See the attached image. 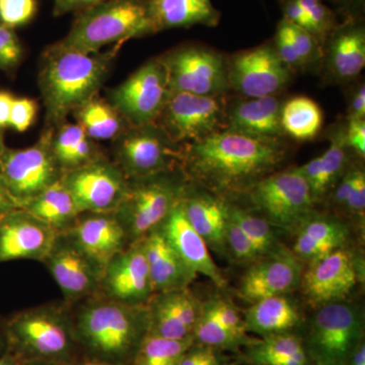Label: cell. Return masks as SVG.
Masks as SVG:
<instances>
[{
	"instance_id": "cell-1",
	"label": "cell",
	"mask_w": 365,
	"mask_h": 365,
	"mask_svg": "<svg viewBox=\"0 0 365 365\" xmlns=\"http://www.w3.org/2000/svg\"><path fill=\"white\" fill-rule=\"evenodd\" d=\"M181 163L187 176L216 195L245 193L284 160L280 139H262L230 130L185 144Z\"/></svg>"
},
{
	"instance_id": "cell-2",
	"label": "cell",
	"mask_w": 365,
	"mask_h": 365,
	"mask_svg": "<svg viewBox=\"0 0 365 365\" xmlns=\"http://www.w3.org/2000/svg\"><path fill=\"white\" fill-rule=\"evenodd\" d=\"M74 336L81 359L130 365L150 332L146 306H128L98 294L74 304Z\"/></svg>"
},
{
	"instance_id": "cell-3",
	"label": "cell",
	"mask_w": 365,
	"mask_h": 365,
	"mask_svg": "<svg viewBox=\"0 0 365 365\" xmlns=\"http://www.w3.org/2000/svg\"><path fill=\"white\" fill-rule=\"evenodd\" d=\"M116 53L81 52L54 44L41 60L38 83L50 128L64 123L81 106L97 97Z\"/></svg>"
},
{
	"instance_id": "cell-4",
	"label": "cell",
	"mask_w": 365,
	"mask_h": 365,
	"mask_svg": "<svg viewBox=\"0 0 365 365\" xmlns=\"http://www.w3.org/2000/svg\"><path fill=\"white\" fill-rule=\"evenodd\" d=\"M6 350L21 361L71 365L81 359L71 307L46 304L25 309L4 321Z\"/></svg>"
},
{
	"instance_id": "cell-5",
	"label": "cell",
	"mask_w": 365,
	"mask_h": 365,
	"mask_svg": "<svg viewBox=\"0 0 365 365\" xmlns=\"http://www.w3.org/2000/svg\"><path fill=\"white\" fill-rule=\"evenodd\" d=\"M150 33L148 0H107L79 13L63 39L55 44L81 52H101Z\"/></svg>"
},
{
	"instance_id": "cell-6",
	"label": "cell",
	"mask_w": 365,
	"mask_h": 365,
	"mask_svg": "<svg viewBox=\"0 0 365 365\" xmlns=\"http://www.w3.org/2000/svg\"><path fill=\"white\" fill-rule=\"evenodd\" d=\"M187 186L176 169L129 180L124 198L114 212L129 245L140 242L163 225L181 200Z\"/></svg>"
},
{
	"instance_id": "cell-7",
	"label": "cell",
	"mask_w": 365,
	"mask_h": 365,
	"mask_svg": "<svg viewBox=\"0 0 365 365\" xmlns=\"http://www.w3.org/2000/svg\"><path fill=\"white\" fill-rule=\"evenodd\" d=\"M364 318L354 304L334 302L319 307L302 336L312 364L347 365L350 355L364 339Z\"/></svg>"
},
{
	"instance_id": "cell-8",
	"label": "cell",
	"mask_w": 365,
	"mask_h": 365,
	"mask_svg": "<svg viewBox=\"0 0 365 365\" xmlns=\"http://www.w3.org/2000/svg\"><path fill=\"white\" fill-rule=\"evenodd\" d=\"M245 193L262 218L273 227H297L312 215L314 201L299 168L274 172Z\"/></svg>"
},
{
	"instance_id": "cell-9",
	"label": "cell",
	"mask_w": 365,
	"mask_h": 365,
	"mask_svg": "<svg viewBox=\"0 0 365 365\" xmlns=\"http://www.w3.org/2000/svg\"><path fill=\"white\" fill-rule=\"evenodd\" d=\"M51 136L50 128L30 148H6L0 155V178L20 208L63 176L52 153Z\"/></svg>"
},
{
	"instance_id": "cell-10",
	"label": "cell",
	"mask_w": 365,
	"mask_h": 365,
	"mask_svg": "<svg viewBox=\"0 0 365 365\" xmlns=\"http://www.w3.org/2000/svg\"><path fill=\"white\" fill-rule=\"evenodd\" d=\"M170 93L222 97L230 88L227 63L220 53L201 45H185L160 57Z\"/></svg>"
},
{
	"instance_id": "cell-11",
	"label": "cell",
	"mask_w": 365,
	"mask_h": 365,
	"mask_svg": "<svg viewBox=\"0 0 365 365\" xmlns=\"http://www.w3.org/2000/svg\"><path fill=\"white\" fill-rule=\"evenodd\" d=\"M113 143V162L129 180L175 170L181 163V150L155 123L128 126Z\"/></svg>"
},
{
	"instance_id": "cell-12",
	"label": "cell",
	"mask_w": 365,
	"mask_h": 365,
	"mask_svg": "<svg viewBox=\"0 0 365 365\" xmlns=\"http://www.w3.org/2000/svg\"><path fill=\"white\" fill-rule=\"evenodd\" d=\"M225 121L220 97L170 93L155 124L173 143L189 144L223 130Z\"/></svg>"
},
{
	"instance_id": "cell-13",
	"label": "cell",
	"mask_w": 365,
	"mask_h": 365,
	"mask_svg": "<svg viewBox=\"0 0 365 365\" xmlns=\"http://www.w3.org/2000/svg\"><path fill=\"white\" fill-rule=\"evenodd\" d=\"M167 73L160 58L146 62L110 91L109 101L129 126L155 123L170 97Z\"/></svg>"
},
{
	"instance_id": "cell-14",
	"label": "cell",
	"mask_w": 365,
	"mask_h": 365,
	"mask_svg": "<svg viewBox=\"0 0 365 365\" xmlns=\"http://www.w3.org/2000/svg\"><path fill=\"white\" fill-rule=\"evenodd\" d=\"M61 181L81 213H114L124 198L129 180L116 163L102 155L63 173Z\"/></svg>"
},
{
	"instance_id": "cell-15",
	"label": "cell",
	"mask_w": 365,
	"mask_h": 365,
	"mask_svg": "<svg viewBox=\"0 0 365 365\" xmlns=\"http://www.w3.org/2000/svg\"><path fill=\"white\" fill-rule=\"evenodd\" d=\"M72 307L100 292L104 269L86 256L66 232H58L42 261Z\"/></svg>"
},
{
	"instance_id": "cell-16",
	"label": "cell",
	"mask_w": 365,
	"mask_h": 365,
	"mask_svg": "<svg viewBox=\"0 0 365 365\" xmlns=\"http://www.w3.org/2000/svg\"><path fill=\"white\" fill-rule=\"evenodd\" d=\"M290 71L273 43H265L235 53L227 63L228 86L246 98L277 96L289 83Z\"/></svg>"
},
{
	"instance_id": "cell-17",
	"label": "cell",
	"mask_w": 365,
	"mask_h": 365,
	"mask_svg": "<svg viewBox=\"0 0 365 365\" xmlns=\"http://www.w3.org/2000/svg\"><path fill=\"white\" fill-rule=\"evenodd\" d=\"M98 294L128 306L150 302L155 292L141 242L128 245L106 265Z\"/></svg>"
},
{
	"instance_id": "cell-18",
	"label": "cell",
	"mask_w": 365,
	"mask_h": 365,
	"mask_svg": "<svg viewBox=\"0 0 365 365\" xmlns=\"http://www.w3.org/2000/svg\"><path fill=\"white\" fill-rule=\"evenodd\" d=\"M359 268L357 258L350 250L345 247L335 250L323 258L309 262L300 281L302 294L309 304L318 307L340 302L356 287Z\"/></svg>"
},
{
	"instance_id": "cell-19",
	"label": "cell",
	"mask_w": 365,
	"mask_h": 365,
	"mask_svg": "<svg viewBox=\"0 0 365 365\" xmlns=\"http://www.w3.org/2000/svg\"><path fill=\"white\" fill-rule=\"evenodd\" d=\"M302 260L292 251L281 248L252 264L241 281L240 294L246 302L287 295L302 281Z\"/></svg>"
},
{
	"instance_id": "cell-20",
	"label": "cell",
	"mask_w": 365,
	"mask_h": 365,
	"mask_svg": "<svg viewBox=\"0 0 365 365\" xmlns=\"http://www.w3.org/2000/svg\"><path fill=\"white\" fill-rule=\"evenodd\" d=\"M58 232L23 208L0 220V263L14 260L42 262Z\"/></svg>"
},
{
	"instance_id": "cell-21",
	"label": "cell",
	"mask_w": 365,
	"mask_h": 365,
	"mask_svg": "<svg viewBox=\"0 0 365 365\" xmlns=\"http://www.w3.org/2000/svg\"><path fill=\"white\" fill-rule=\"evenodd\" d=\"M201 304L189 288L155 294L148 304V334L170 340L193 338Z\"/></svg>"
},
{
	"instance_id": "cell-22",
	"label": "cell",
	"mask_w": 365,
	"mask_h": 365,
	"mask_svg": "<svg viewBox=\"0 0 365 365\" xmlns=\"http://www.w3.org/2000/svg\"><path fill=\"white\" fill-rule=\"evenodd\" d=\"M66 232L103 269L129 245L126 232L114 213H81Z\"/></svg>"
},
{
	"instance_id": "cell-23",
	"label": "cell",
	"mask_w": 365,
	"mask_h": 365,
	"mask_svg": "<svg viewBox=\"0 0 365 365\" xmlns=\"http://www.w3.org/2000/svg\"><path fill=\"white\" fill-rule=\"evenodd\" d=\"M180 201L160 225V230L190 270L196 275L202 274L218 287H227V281L209 253L207 245L187 220Z\"/></svg>"
},
{
	"instance_id": "cell-24",
	"label": "cell",
	"mask_w": 365,
	"mask_h": 365,
	"mask_svg": "<svg viewBox=\"0 0 365 365\" xmlns=\"http://www.w3.org/2000/svg\"><path fill=\"white\" fill-rule=\"evenodd\" d=\"M326 42L331 76L341 81L357 78L365 66V28L360 16L336 26Z\"/></svg>"
},
{
	"instance_id": "cell-25",
	"label": "cell",
	"mask_w": 365,
	"mask_h": 365,
	"mask_svg": "<svg viewBox=\"0 0 365 365\" xmlns=\"http://www.w3.org/2000/svg\"><path fill=\"white\" fill-rule=\"evenodd\" d=\"M180 202L187 220L206 245L215 251L225 252L228 218L227 201L215 193L192 191L187 186Z\"/></svg>"
},
{
	"instance_id": "cell-26",
	"label": "cell",
	"mask_w": 365,
	"mask_h": 365,
	"mask_svg": "<svg viewBox=\"0 0 365 365\" xmlns=\"http://www.w3.org/2000/svg\"><path fill=\"white\" fill-rule=\"evenodd\" d=\"M155 294L188 288L196 274L187 267L158 227L141 240Z\"/></svg>"
},
{
	"instance_id": "cell-27",
	"label": "cell",
	"mask_w": 365,
	"mask_h": 365,
	"mask_svg": "<svg viewBox=\"0 0 365 365\" xmlns=\"http://www.w3.org/2000/svg\"><path fill=\"white\" fill-rule=\"evenodd\" d=\"M283 103L276 96L247 98L237 103L227 115L225 130L262 139H280Z\"/></svg>"
},
{
	"instance_id": "cell-28",
	"label": "cell",
	"mask_w": 365,
	"mask_h": 365,
	"mask_svg": "<svg viewBox=\"0 0 365 365\" xmlns=\"http://www.w3.org/2000/svg\"><path fill=\"white\" fill-rule=\"evenodd\" d=\"M220 16L211 0H148L150 33L198 25L215 26Z\"/></svg>"
},
{
	"instance_id": "cell-29",
	"label": "cell",
	"mask_w": 365,
	"mask_h": 365,
	"mask_svg": "<svg viewBox=\"0 0 365 365\" xmlns=\"http://www.w3.org/2000/svg\"><path fill=\"white\" fill-rule=\"evenodd\" d=\"M292 253L299 260L313 262L345 247L349 230L337 220L309 215L299 225Z\"/></svg>"
},
{
	"instance_id": "cell-30",
	"label": "cell",
	"mask_w": 365,
	"mask_h": 365,
	"mask_svg": "<svg viewBox=\"0 0 365 365\" xmlns=\"http://www.w3.org/2000/svg\"><path fill=\"white\" fill-rule=\"evenodd\" d=\"M244 324L247 333H255L263 338L295 332L302 324V314L287 295H279L252 304L245 314Z\"/></svg>"
},
{
	"instance_id": "cell-31",
	"label": "cell",
	"mask_w": 365,
	"mask_h": 365,
	"mask_svg": "<svg viewBox=\"0 0 365 365\" xmlns=\"http://www.w3.org/2000/svg\"><path fill=\"white\" fill-rule=\"evenodd\" d=\"M237 364L311 365L302 335L297 332L275 334L246 347Z\"/></svg>"
},
{
	"instance_id": "cell-32",
	"label": "cell",
	"mask_w": 365,
	"mask_h": 365,
	"mask_svg": "<svg viewBox=\"0 0 365 365\" xmlns=\"http://www.w3.org/2000/svg\"><path fill=\"white\" fill-rule=\"evenodd\" d=\"M21 208L32 213L56 232L68 230L81 215L73 197L61 180Z\"/></svg>"
},
{
	"instance_id": "cell-33",
	"label": "cell",
	"mask_w": 365,
	"mask_h": 365,
	"mask_svg": "<svg viewBox=\"0 0 365 365\" xmlns=\"http://www.w3.org/2000/svg\"><path fill=\"white\" fill-rule=\"evenodd\" d=\"M51 148L63 173L102 157L95 141L78 123L64 122L55 127V130L52 128Z\"/></svg>"
},
{
	"instance_id": "cell-34",
	"label": "cell",
	"mask_w": 365,
	"mask_h": 365,
	"mask_svg": "<svg viewBox=\"0 0 365 365\" xmlns=\"http://www.w3.org/2000/svg\"><path fill=\"white\" fill-rule=\"evenodd\" d=\"M86 135L93 141L114 140L129 126L108 101L95 97L73 112Z\"/></svg>"
},
{
	"instance_id": "cell-35",
	"label": "cell",
	"mask_w": 365,
	"mask_h": 365,
	"mask_svg": "<svg viewBox=\"0 0 365 365\" xmlns=\"http://www.w3.org/2000/svg\"><path fill=\"white\" fill-rule=\"evenodd\" d=\"M323 125L321 108L312 98H290L281 109V126L284 134L295 140H312L318 135Z\"/></svg>"
},
{
	"instance_id": "cell-36",
	"label": "cell",
	"mask_w": 365,
	"mask_h": 365,
	"mask_svg": "<svg viewBox=\"0 0 365 365\" xmlns=\"http://www.w3.org/2000/svg\"><path fill=\"white\" fill-rule=\"evenodd\" d=\"M194 343L208 346L218 351L240 353V349L253 344L258 339L250 336L237 335L220 324L206 304H201V312L193 330Z\"/></svg>"
},
{
	"instance_id": "cell-37",
	"label": "cell",
	"mask_w": 365,
	"mask_h": 365,
	"mask_svg": "<svg viewBox=\"0 0 365 365\" xmlns=\"http://www.w3.org/2000/svg\"><path fill=\"white\" fill-rule=\"evenodd\" d=\"M193 343V338L170 340L148 334L130 365H178Z\"/></svg>"
},
{
	"instance_id": "cell-38",
	"label": "cell",
	"mask_w": 365,
	"mask_h": 365,
	"mask_svg": "<svg viewBox=\"0 0 365 365\" xmlns=\"http://www.w3.org/2000/svg\"><path fill=\"white\" fill-rule=\"evenodd\" d=\"M228 215L237 223L254 245L261 258L281 248L273 232V225L261 216L253 215L239 206L228 204Z\"/></svg>"
},
{
	"instance_id": "cell-39",
	"label": "cell",
	"mask_w": 365,
	"mask_h": 365,
	"mask_svg": "<svg viewBox=\"0 0 365 365\" xmlns=\"http://www.w3.org/2000/svg\"><path fill=\"white\" fill-rule=\"evenodd\" d=\"M348 146L345 140V132H336L331 139V145L319 158V184L316 201L323 198L332 189L334 185L344 175L347 163Z\"/></svg>"
},
{
	"instance_id": "cell-40",
	"label": "cell",
	"mask_w": 365,
	"mask_h": 365,
	"mask_svg": "<svg viewBox=\"0 0 365 365\" xmlns=\"http://www.w3.org/2000/svg\"><path fill=\"white\" fill-rule=\"evenodd\" d=\"M306 11L309 26L307 31L319 41L326 43L329 35L337 26L335 14L322 0H297Z\"/></svg>"
},
{
	"instance_id": "cell-41",
	"label": "cell",
	"mask_w": 365,
	"mask_h": 365,
	"mask_svg": "<svg viewBox=\"0 0 365 365\" xmlns=\"http://www.w3.org/2000/svg\"><path fill=\"white\" fill-rule=\"evenodd\" d=\"M225 249L230 250L235 260L245 263L253 264L261 259L249 237L230 215L225 230Z\"/></svg>"
},
{
	"instance_id": "cell-42",
	"label": "cell",
	"mask_w": 365,
	"mask_h": 365,
	"mask_svg": "<svg viewBox=\"0 0 365 365\" xmlns=\"http://www.w3.org/2000/svg\"><path fill=\"white\" fill-rule=\"evenodd\" d=\"M23 58L24 47L16 31L0 23V71H16Z\"/></svg>"
},
{
	"instance_id": "cell-43",
	"label": "cell",
	"mask_w": 365,
	"mask_h": 365,
	"mask_svg": "<svg viewBox=\"0 0 365 365\" xmlns=\"http://www.w3.org/2000/svg\"><path fill=\"white\" fill-rule=\"evenodd\" d=\"M37 14L36 0H0V23L9 28L25 26Z\"/></svg>"
},
{
	"instance_id": "cell-44",
	"label": "cell",
	"mask_w": 365,
	"mask_h": 365,
	"mask_svg": "<svg viewBox=\"0 0 365 365\" xmlns=\"http://www.w3.org/2000/svg\"><path fill=\"white\" fill-rule=\"evenodd\" d=\"M273 45L278 56L290 71H297L304 68L299 53L295 49L294 40L290 34L289 23L285 19H282L278 24Z\"/></svg>"
},
{
	"instance_id": "cell-45",
	"label": "cell",
	"mask_w": 365,
	"mask_h": 365,
	"mask_svg": "<svg viewBox=\"0 0 365 365\" xmlns=\"http://www.w3.org/2000/svg\"><path fill=\"white\" fill-rule=\"evenodd\" d=\"M289 23L290 34L294 40L295 49L299 53L304 67L311 66L322 57L321 44L306 29Z\"/></svg>"
},
{
	"instance_id": "cell-46",
	"label": "cell",
	"mask_w": 365,
	"mask_h": 365,
	"mask_svg": "<svg viewBox=\"0 0 365 365\" xmlns=\"http://www.w3.org/2000/svg\"><path fill=\"white\" fill-rule=\"evenodd\" d=\"M206 304L215 314L217 321L225 328L237 335L249 336L245 329L244 319L240 317L235 307L232 304L222 299L209 300Z\"/></svg>"
},
{
	"instance_id": "cell-47",
	"label": "cell",
	"mask_w": 365,
	"mask_h": 365,
	"mask_svg": "<svg viewBox=\"0 0 365 365\" xmlns=\"http://www.w3.org/2000/svg\"><path fill=\"white\" fill-rule=\"evenodd\" d=\"M37 112V103L32 98L14 97L9 126L16 132H25L32 126Z\"/></svg>"
},
{
	"instance_id": "cell-48",
	"label": "cell",
	"mask_w": 365,
	"mask_h": 365,
	"mask_svg": "<svg viewBox=\"0 0 365 365\" xmlns=\"http://www.w3.org/2000/svg\"><path fill=\"white\" fill-rule=\"evenodd\" d=\"M345 140L348 148H351L360 157L365 155L364 119L349 120L345 129Z\"/></svg>"
},
{
	"instance_id": "cell-49",
	"label": "cell",
	"mask_w": 365,
	"mask_h": 365,
	"mask_svg": "<svg viewBox=\"0 0 365 365\" xmlns=\"http://www.w3.org/2000/svg\"><path fill=\"white\" fill-rule=\"evenodd\" d=\"M345 207L354 215H361L365 208V174L364 170H357L356 179Z\"/></svg>"
},
{
	"instance_id": "cell-50",
	"label": "cell",
	"mask_w": 365,
	"mask_h": 365,
	"mask_svg": "<svg viewBox=\"0 0 365 365\" xmlns=\"http://www.w3.org/2000/svg\"><path fill=\"white\" fill-rule=\"evenodd\" d=\"M107 0H53V14L61 16L69 13H81Z\"/></svg>"
},
{
	"instance_id": "cell-51",
	"label": "cell",
	"mask_w": 365,
	"mask_h": 365,
	"mask_svg": "<svg viewBox=\"0 0 365 365\" xmlns=\"http://www.w3.org/2000/svg\"><path fill=\"white\" fill-rule=\"evenodd\" d=\"M357 170H350V172L346 173L341 177L333 196L334 202L336 205L345 207L346 202H347L350 193H351L355 179H356Z\"/></svg>"
},
{
	"instance_id": "cell-52",
	"label": "cell",
	"mask_w": 365,
	"mask_h": 365,
	"mask_svg": "<svg viewBox=\"0 0 365 365\" xmlns=\"http://www.w3.org/2000/svg\"><path fill=\"white\" fill-rule=\"evenodd\" d=\"M365 117V88L359 86L354 91L348 108V121L349 120L364 119Z\"/></svg>"
},
{
	"instance_id": "cell-53",
	"label": "cell",
	"mask_w": 365,
	"mask_h": 365,
	"mask_svg": "<svg viewBox=\"0 0 365 365\" xmlns=\"http://www.w3.org/2000/svg\"><path fill=\"white\" fill-rule=\"evenodd\" d=\"M14 96L9 91H0V129L9 126V115Z\"/></svg>"
},
{
	"instance_id": "cell-54",
	"label": "cell",
	"mask_w": 365,
	"mask_h": 365,
	"mask_svg": "<svg viewBox=\"0 0 365 365\" xmlns=\"http://www.w3.org/2000/svg\"><path fill=\"white\" fill-rule=\"evenodd\" d=\"M20 208L0 178V220L14 209Z\"/></svg>"
},
{
	"instance_id": "cell-55",
	"label": "cell",
	"mask_w": 365,
	"mask_h": 365,
	"mask_svg": "<svg viewBox=\"0 0 365 365\" xmlns=\"http://www.w3.org/2000/svg\"><path fill=\"white\" fill-rule=\"evenodd\" d=\"M349 14V18H357V13L364 6V0H336Z\"/></svg>"
},
{
	"instance_id": "cell-56",
	"label": "cell",
	"mask_w": 365,
	"mask_h": 365,
	"mask_svg": "<svg viewBox=\"0 0 365 365\" xmlns=\"http://www.w3.org/2000/svg\"><path fill=\"white\" fill-rule=\"evenodd\" d=\"M347 365H365V342L360 341L355 349L353 350L348 360Z\"/></svg>"
},
{
	"instance_id": "cell-57",
	"label": "cell",
	"mask_w": 365,
	"mask_h": 365,
	"mask_svg": "<svg viewBox=\"0 0 365 365\" xmlns=\"http://www.w3.org/2000/svg\"><path fill=\"white\" fill-rule=\"evenodd\" d=\"M21 360L16 359L11 352L6 351L0 356V365H20Z\"/></svg>"
},
{
	"instance_id": "cell-58",
	"label": "cell",
	"mask_w": 365,
	"mask_h": 365,
	"mask_svg": "<svg viewBox=\"0 0 365 365\" xmlns=\"http://www.w3.org/2000/svg\"><path fill=\"white\" fill-rule=\"evenodd\" d=\"M6 351V340L4 335V321H0V356Z\"/></svg>"
},
{
	"instance_id": "cell-59",
	"label": "cell",
	"mask_w": 365,
	"mask_h": 365,
	"mask_svg": "<svg viewBox=\"0 0 365 365\" xmlns=\"http://www.w3.org/2000/svg\"><path fill=\"white\" fill-rule=\"evenodd\" d=\"M71 365H115L111 364H106V362L97 361V360H91L86 359H79Z\"/></svg>"
},
{
	"instance_id": "cell-60",
	"label": "cell",
	"mask_w": 365,
	"mask_h": 365,
	"mask_svg": "<svg viewBox=\"0 0 365 365\" xmlns=\"http://www.w3.org/2000/svg\"><path fill=\"white\" fill-rule=\"evenodd\" d=\"M204 365H225V362H223V359H222V354H220V353H218V354L216 355L215 359L209 360L207 364H205Z\"/></svg>"
},
{
	"instance_id": "cell-61",
	"label": "cell",
	"mask_w": 365,
	"mask_h": 365,
	"mask_svg": "<svg viewBox=\"0 0 365 365\" xmlns=\"http://www.w3.org/2000/svg\"><path fill=\"white\" fill-rule=\"evenodd\" d=\"M20 365H59L52 364V362L39 361V360H33V361H21Z\"/></svg>"
},
{
	"instance_id": "cell-62",
	"label": "cell",
	"mask_w": 365,
	"mask_h": 365,
	"mask_svg": "<svg viewBox=\"0 0 365 365\" xmlns=\"http://www.w3.org/2000/svg\"><path fill=\"white\" fill-rule=\"evenodd\" d=\"M6 144H4V132H2V129H0V155H1L2 150L6 148Z\"/></svg>"
},
{
	"instance_id": "cell-63",
	"label": "cell",
	"mask_w": 365,
	"mask_h": 365,
	"mask_svg": "<svg viewBox=\"0 0 365 365\" xmlns=\"http://www.w3.org/2000/svg\"><path fill=\"white\" fill-rule=\"evenodd\" d=\"M311 365H317V364H312Z\"/></svg>"
}]
</instances>
